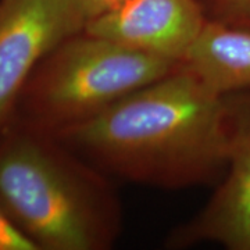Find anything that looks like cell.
<instances>
[{
	"instance_id": "7a4b0ae2",
	"label": "cell",
	"mask_w": 250,
	"mask_h": 250,
	"mask_svg": "<svg viewBox=\"0 0 250 250\" xmlns=\"http://www.w3.org/2000/svg\"><path fill=\"white\" fill-rule=\"evenodd\" d=\"M0 211L36 250H106L121 229L120 202L102 170L16 121L0 135Z\"/></svg>"
},
{
	"instance_id": "6da1fadb",
	"label": "cell",
	"mask_w": 250,
	"mask_h": 250,
	"mask_svg": "<svg viewBox=\"0 0 250 250\" xmlns=\"http://www.w3.org/2000/svg\"><path fill=\"white\" fill-rule=\"evenodd\" d=\"M53 136L121 178L168 189L192 187L223 177L231 141L229 100L178 64Z\"/></svg>"
},
{
	"instance_id": "30bf717a",
	"label": "cell",
	"mask_w": 250,
	"mask_h": 250,
	"mask_svg": "<svg viewBox=\"0 0 250 250\" xmlns=\"http://www.w3.org/2000/svg\"><path fill=\"white\" fill-rule=\"evenodd\" d=\"M82 17L88 22L118 7L125 0H72Z\"/></svg>"
},
{
	"instance_id": "5b68a950",
	"label": "cell",
	"mask_w": 250,
	"mask_h": 250,
	"mask_svg": "<svg viewBox=\"0 0 250 250\" xmlns=\"http://www.w3.org/2000/svg\"><path fill=\"white\" fill-rule=\"evenodd\" d=\"M228 100L231 141L223 178L202 211L171 233L170 246L213 242L250 250V90L228 95Z\"/></svg>"
},
{
	"instance_id": "8992f818",
	"label": "cell",
	"mask_w": 250,
	"mask_h": 250,
	"mask_svg": "<svg viewBox=\"0 0 250 250\" xmlns=\"http://www.w3.org/2000/svg\"><path fill=\"white\" fill-rule=\"evenodd\" d=\"M207 21L202 0H125L88 21L83 31L181 62Z\"/></svg>"
},
{
	"instance_id": "277c9868",
	"label": "cell",
	"mask_w": 250,
	"mask_h": 250,
	"mask_svg": "<svg viewBox=\"0 0 250 250\" xmlns=\"http://www.w3.org/2000/svg\"><path fill=\"white\" fill-rule=\"evenodd\" d=\"M85 24L72 0H0V135L38 64Z\"/></svg>"
},
{
	"instance_id": "3957f363",
	"label": "cell",
	"mask_w": 250,
	"mask_h": 250,
	"mask_svg": "<svg viewBox=\"0 0 250 250\" xmlns=\"http://www.w3.org/2000/svg\"><path fill=\"white\" fill-rule=\"evenodd\" d=\"M83 29L46 54L28 80L13 121L56 135L80 125L178 67Z\"/></svg>"
},
{
	"instance_id": "ba28073f",
	"label": "cell",
	"mask_w": 250,
	"mask_h": 250,
	"mask_svg": "<svg viewBox=\"0 0 250 250\" xmlns=\"http://www.w3.org/2000/svg\"><path fill=\"white\" fill-rule=\"evenodd\" d=\"M208 20L250 28V0H202Z\"/></svg>"
},
{
	"instance_id": "9c48e42d",
	"label": "cell",
	"mask_w": 250,
	"mask_h": 250,
	"mask_svg": "<svg viewBox=\"0 0 250 250\" xmlns=\"http://www.w3.org/2000/svg\"><path fill=\"white\" fill-rule=\"evenodd\" d=\"M0 250H36L35 245L27 239L0 211Z\"/></svg>"
},
{
	"instance_id": "52a82bcc",
	"label": "cell",
	"mask_w": 250,
	"mask_h": 250,
	"mask_svg": "<svg viewBox=\"0 0 250 250\" xmlns=\"http://www.w3.org/2000/svg\"><path fill=\"white\" fill-rule=\"evenodd\" d=\"M179 64L224 96L250 90V28L208 20Z\"/></svg>"
}]
</instances>
